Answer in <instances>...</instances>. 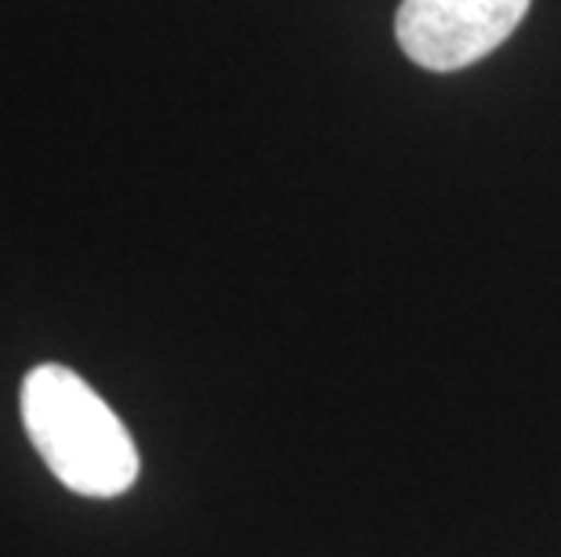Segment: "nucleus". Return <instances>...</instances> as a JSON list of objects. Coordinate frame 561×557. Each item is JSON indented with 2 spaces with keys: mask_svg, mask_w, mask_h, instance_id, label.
<instances>
[{
  "mask_svg": "<svg viewBox=\"0 0 561 557\" xmlns=\"http://www.w3.org/2000/svg\"><path fill=\"white\" fill-rule=\"evenodd\" d=\"M22 423L33 449L66 489L80 496L127 492L138 478V449L121 417L66 365H37L22 381Z\"/></svg>",
  "mask_w": 561,
  "mask_h": 557,
  "instance_id": "1",
  "label": "nucleus"
},
{
  "mask_svg": "<svg viewBox=\"0 0 561 557\" xmlns=\"http://www.w3.org/2000/svg\"><path fill=\"white\" fill-rule=\"evenodd\" d=\"M529 4L533 0H402L396 37L410 62L453 73L504 44Z\"/></svg>",
  "mask_w": 561,
  "mask_h": 557,
  "instance_id": "2",
  "label": "nucleus"
}]
</instances>
